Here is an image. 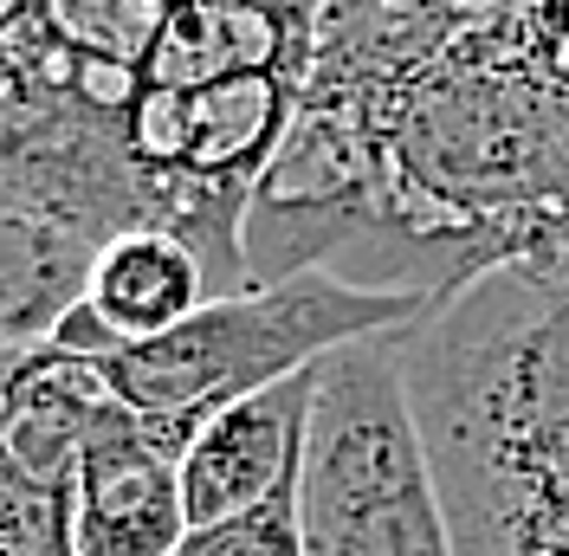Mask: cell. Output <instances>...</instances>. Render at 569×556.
I'll use <instances>...</instances> for the list:
<instances>
[{
    "instance_id": "1",
    "label": "cell",
    "mask_w": 569,
    "mask_h": 556,
    "mask_svg": "<svg viewBox=\"0 0 569 556\" xmlns=\"http://www.w3.org/2000/svg\"><path fill=\"white\" fill-rule=\"evenodd\" d=\"M427 305L433 298L421 291H376L330 266H311V272L272 278V285L208 298L176 330L149 344H117L110 356H98V369H104L110 395L181 453L220 408L305 376L311 363H323L330 349L356 344V337L408 330Z\"/></svg>"
},
{
    "instance_id": "2",
    "label": "cell",
    "mask_w": 569,
    "mask_h": 556,
    "mask_svg": "<svg viewBox=\"0 0 569 556\" xmlns=\"http://www.w3.org/2000/svg\"><path fill=\"white\" fill-rule=\"evenodd\" d=\"M298 518L305 556H460L408 395L401 330L356 337L318 363Z\"/></svg>"
},
{
    "instance_id": "3",
    "label": "cell",
    "mask_w": 569,
    "mask_h": 556,
    "mask_svg": "<svg viewBox=\"0 0 569 556\" xmlns=\"http://www.w3.org/2000/svg\"><path fill=\"white\" fill-rule=\"evenodd\" d=\"M110 401L98 356L66 344L0 356V556H71L78 453Z\"/></svg>"
},
{
    "instance_id": "4",
    "label": "cell",
    "mask_w": 569,
    "mask_h": 556,
    "mask_svg": "<svg viewBox=\"0 0 569 556\" xmlns=\"http://www.w3.org/2000/svg\"><path fill=\"white\" fill-rule=\"evenodd\" d=\"M427 453L460 556H569V401L433 434Z\"/></svg>"
},
{
    "instance_id": "5",
    "label": "cell",
    "mask_w": 569,
    "mask_h": 556,
    "mask_svg": "<svg viewBox=\"0 0 569 556\" xmlns=\"http://www.w3.org/2000/svg\"><path fill=\"white\" fill-rule=\"evenodd\" d=\"M188 537V498H181V453L110 401L78 453V492H71V556H176Z\"/></svg>"
},
{
    "instance_id": "6",
    "label": "cell",
    "mask_w": 569,
    "mask_h": 556,
    "mask_svg": "<svg viewBox=\"0 0 569 556\" xmlns=\"http://www.w3.org/2000/svg\"><path fill=\"white\" fill-rule=\"evenodd\" d=\"M311 388L318 363L279 388H259L220 415L181 447V498H188V530L213 518H233L266 505L305 473V427H311Z\"/></svg>"
},
{
    "instance_id": "7",
    "label": "cell",
    "mask_w": 569,
    "mask_h": 556,
    "mask_svg": "<svg viewBox=\"0 0 569 556\" xmlns=\"http://www.w3.org/2000/svg\"><path fill=\"white\" fill-rule=\"evenodd\" d=\"M208 298H220L208 259L169 227H130V234L104 240L98 259H91V285H84V311L104 324L110 349L149 344V337L176 330Z\"/></svg>"
},
{
    "instance_id": "8",
    "label": "cell",
    "mask_w": 569,
    "mask_h": 556,
    "mask_svg": "<svg viewBox=\"0 0 569 556\" xmlns=\"http://www.w3.org/2000/svg\"><path fill=\"white\" fill-rule=\"evenodd\" d=\"M98 246L59 220L0 208V356L52 344L59 324L84 305Z\"/></svg>"
},
{
    "instance_id": "9",
    "label": "cell",
    "mask_w": 569,
    "mask_h": 556,
    "mask_svg": "<svg viewBox=\"0 0 569 556\" xmlns=\"http://www.w3.org/2000/svg\"><path fill=\"white\" fill-rule=\"evenodd\" d=\"M176 556H305V518H298V479L272 492L266 505L233 518L194 524Z\"/></svg>"
},
{
    "instance_id": "10",
    "label": "cell",
    "mask_w": 569,
    "mask_h": 556,
    "mask_svg": "<svg viewBox=\"0 0 569 556\" xmlns=\"http://www.w3.org/2000/svg\"><path fill=\"white\" fill-rule=\"evenodd\" d=\"M7 13H13V0H0V20H7Z\"/></svg>"
}]
</instances>
